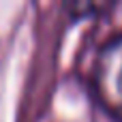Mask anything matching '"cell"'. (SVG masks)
Segmentation results:
<instances>
[{
    "instance_id": "obj_1",
    "label": "cell",
    "mask_w": 122,
    "mask_h": 122,
    "mask_svg": "<svg viewBox=\"0 0 122 122\" xmlns=\"http://www.w3.org/2000/svg\"><path fill=\"white\" fill-rule=\"evenodd\" d=\"M94 88L101 105L116 120H122V36L103 45L94 66Z\"/></svg>"
}]
</instances>
